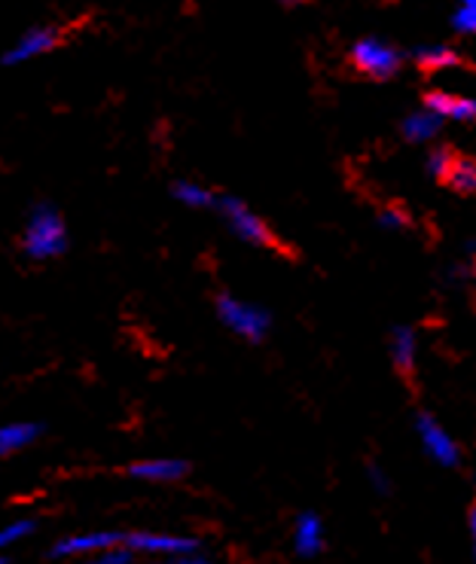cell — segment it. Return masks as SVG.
<instances>
[{"label":"cell","instance_id":"1","mask_svg":"<svg viewBox=\"0 0 476 564\" xmlns=\"http://www.w3.org/2000/svg\"><path fill=\"white\" fill-rule=\"evenodd\" d=\"M19 241H22V253L34 263H50V260L65 257L67 245H71L65 214L55 208L53 202L31 205Z\"/></svg>","mask_w":476,"mask_h":564},{"label":"cell","instance_id":"2","mask_svg":"<svg viewBox=\"0 0 476 564\" xmlns=\"http://www.w3.org/2000/svg\"><path fill=\"white\" fill-rule=\"evenodd\" d=\"M214 312H217L220 324H224L229 333H236L238 339L253 341V345L263 341L266 336H269V329H272V315L266 312L263 305L238 300L232 293H217Z\"/></svg>","mask_w":476,"mask_h":564},{"label":"cell","instance_id":"3","mask_svg":"<svg viewBox=\"0 0 476 564\" xmlns=\"http://www.w3.org/2000/svg\"><path fill=\"white\" fill-rule=\"evenodd\" d=\"M220 217L229 226V232L236 238H241L245 245H253V248H266V250H284L281 238L272 232V226L266 224L263 217L251 210L241 198L236 196H217V208Z\"/></svg>","mask_w":476,"mask_h":564},{"label":"cell","instance_id":"4","mask_svg":"<svg viewBox=\"0 0 476 564\" xmlns=\"http://www.w3.org/2000/svg\"><path fill=\"white\" fill-rule=\"evenodd\" d=\"M122 543L132 546L138 555H159L169 562L184 564L186 555L202 552V540L186 534H169V531H126Z\"/></svg>","mask_w":476,"mask_h":564},{"label":"cell","instance_id":"5","mask_svg":"<svg viewBox=\"0 0 476 564\" xmlns=\"http://www.w3.org/2000/svg\"><path fill=\"white\" fill-rule=\"evenodd\" d=\"M65 43V28L62 25H34L19 34L13 46L0 55V67H19L34 62L40 55L53 53Z\"/></svg>","mask_w":476,"mask_h":564},{"label":"cell","instance_id":"6","mask_svg":"<svg viewBox=\"0 0 476 564\" xmlns=\"http://www.w3.org/2000/svg\"><path fill=\"white\" fill-rule=\"evenodd\" d=\"M400 62H403V55L385 40L367 37L357 40L351 46V65L370 79H391L400 70Z\"/></svg>","mask_w":476,"mask_h":564},{"label":"cell","instance_id":"7","mask_svg":"<svg viewBox=\"0 0 476 564\" xmlns=\"http://www.w3.org/2000/svg\"><path fill=\"white\" fill-rule=\"evenodd\" d=\"M122 534H126V531H117V528L71 534V538H62L58 543H53L50 552H46V558H93L98 552H105L110 550V546L122 543Z\"/></svg>","mask_w":476,"mask_h":564},{"label":"cell","instance_id":"8","mask_svg":"<svg viewBox=\"0 0 476 564\" xmlns=\"http://www.w3.org/2000/svg\"><path fill=\"white\" fill-rule=\"evenodd\" d=\"M415 431H419V443L428 452V458L436 460L440 467H455L458 464V443L452 440V433L434 419V415H428L422 412L419 419H415Z\"/></svg>","mask_w":476,"mask_h":564},{"label":"cell","instance_id":"9","mask_svg":"<svg viewBox=\"0 0 476 564\" xmlns=\"http://www.w3.org/2000/svg\"><path fill=\"white\" fill-rule=\"evenodd\" d=\"M126 473H129L132 479H141V482L169 486V482H181V479H184L186 473H190V464L181 458H144L129 464Z\"/></svg>","mask_w":476,"mask_h":564},{"label":"cell","instance_id":"10","mask_svg":"<svg viewBox=\"0 0 476 564\" xmlns=\"http://www.w3.org/2000/svg\"><path fill=\"white\" fill-rule=\"evenodd\" d=\"M46 433V424L40 421H10L0 424V458H10L25 452L28 446H34L40 436Z\"/></svg>","mask_w":476,"mask_h":564},{"label":"cell","instance_id":"11","mask_svg":"<svg viewBox=\"0 0 476 564\" xmlns=\"http://www.w3.org/2000/svg\"><path fill=\"white\" fill-rule=\"evenodd\" d=\"M424 107H431V110L440 113L443 119H455V122H476V98H470V95L428 93L424 95Z\"/></svg>","mask_w":476,"mask_h":564},{"label":"cell","instance_id":"12","mask_svg":"<svg viewBox=\"0 0 476 564\" xmlns=\"http://www.w3.org/2000/svg\"><path fill=\"white\" fill-rule=\"evenodd\" d=\"M293 550L303 558H315L324 550V522L315 512H303L293 525Z\"/></svg>","mask_w":476,"mask_h":564},{"label":"cell","instance_id":"13","mask_svg":"<svg viewBox=\"0 0 476 564\" xmlns=\"http://www.w3.org/2000/svg\"><path fill=\"white\" fill-rule=\"evenodd\" d=\"M443 122L446 119L434 113L431 107H422V110H415L410 117L403 119V138L412 141V144H424V141H434L436 134L443 132Z\"/></svg>","mask_w":476,"mask_h":564},{"label":"cell","instance_id":"14","mask_svg":"<svg viewBox=\"0 0 476 564\" xmlns=\"http://www.w3.org/2000/svg\"><path fill=\"white\" fill-rule=\"evenodd\" d=\"M415 357H419V336H415L410 327H397L394 333H391V364H394L403 376H412Z\"/></svg>","mask_w":476,"mask_h":564},{"label":"cell","instance_id":"15","mask_svg":"<svg viewBox=\"0 0 476 564\" xmlns=\"http://www.w3.org/2000/svg\"><path fill=\"white\" fill-rule=\"evenodd\" d=\"M172 196L184 208H217V193L205 184H196V181H174Z\"/></svg>","mask_w":476,"mask_h":564},{"label":"cell","instance_id":"16","mask_svg":"<svg viewBox=\"0 0 476 564\" xmlns=\"http://www.w3.org/2000/svg\"><path fill=\"white\" fill-rule=\"evenodd\" d=\"M443 181L458 193H476V159L455 156Z\"/></svg>","mask_w":476,"mask_h":564},{"label":"cell","instance_id":"17","mask_svg":"<svg viewBox=\"0 0 476 564\" xmlns=\"http://www.w3.org/2000/svg\"><path fill=\"white\" fill-rule=\"evenodd\" d=\"M415 62L428 67V70H446V67L458 65V53L450 50V46H443V43H431V46H422L415 53Z\"/></svg>","mask_w":476,"mask_h":564},{"label":"cell","instance_id":"18","mask_svg":"<svg viewBox=\"0 0 476 564\" xmlns=\"http://www.w3.org/2000/svg\"><path fill=\"white\" fill-rule=\"evenodd\" d=\"M37 531V522L34 519H13L10 525L0 528V552H7L13 543H19V540L31 538Z\"/></svg>","mask_w":476,"mask_h":564},{"label":"cell","instance_id":"19","mask_svg":"<svg viewBox=\"0 0 476 564\" xmlns=\"http://www.w3.org/2000/svg\"><path fill=\"white\" fill-rule=\"evenodd\" d=\"M452 25L462 34H476V0H458L452 13Z\"/></svg>","mask_w":476,"mask_h":564},{"label":"cell","instance_id":"20","mask_svg":"<svg viewBox=\"0 0 476 564\" xmlns=\"http://www.w3.org/2000/svg\"><path fill=\"white\" fill-rule=\"evenodd\" d=\"M452 159H455V153H452V150H446V147H440V150H434V153H428L424 169H428V174H431V177L443 181V177H446V171H450Z\"/></svg>","mask_w":476,"mask_h":564},{"label":"cell","instance_id":"21","mask_svg":"<svg viewBox=\"0 0 476 564\" xmlns=\"http://www.w3.org/2000/svg\"><path fill=\"white\" fill-rule=\"evenodd\" d=\"M138 558V552L132 550V546H126V543H117V546H110V550L98 552V555H93V562L98 564H129Z\"/></svg>","mask_w":476,"mask_h":564},{"label":"cell","instance_id":"22","mask_svg":"<svg viewBox=\"0 0 476 564\" xmlns=\"http://www.w3.org/2000/svg\"><path fill=\"white\" fill-rule=\"evenodd\" d=\"M379 224H382L385 229H407L412 220H410V214H407V210L397 208V205H391V208L379 210Z\"/></svg>","mask_w":476,"mask_h":564},{"label":"cell","instance_id":"23","mask_svg":"<svg viewBox=\"0 0 476 564\" xmlns=\"http://www.w3.org/2000/svg\"><path fill=\"white\" fill-rule=\"evenodd\" d=\"M370 482H372V488L379 491V495H388V491H391V479H388V476H385L379 467H372L370 470Z\"/></svg>","mask_w":476,"mask_h":564},{"label":"cell","instance_id":"24","mask_svg":"<svg viewBox=\"0 0 476 564\" xmlns=\"http://www.w3.org/2000/svg\"><path fill=\"white\" fill-rule=\"evenodd\" d=\"M467 519H470V538H474V546H476V503L470 507V516H467Z\"/></svg>","mask_w":476,"mask_h":564},{"label":"cell","instance_id":"25","mask_svg":"<svg viewBox=\"0 0 476 564\" xmlns=\"http://www.w3.org/2000/svg\"><path fill=\"white\" fill-rule=\"evenodd\" d=\"M281 3H288V7H296V3H303V0H281Z\"/></svg>","mask_w":476,"mask_h":564},{"label":"cell","instance_id":"26","mask_svg":"<svg viewBox=\"0 0 476 564\" xmlns=\"http://www.w3.org/2000/svg\"><path fill=\"white\" fill-rule=\"evenodd\" d=\"M474 284H476V272H474Z\"/></svg>","mask_w":476,"mask_h":564}]
</instances>
